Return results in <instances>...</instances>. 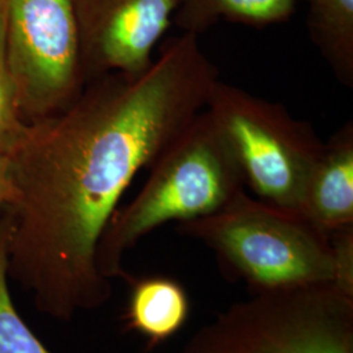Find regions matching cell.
<instances>
[{"instance_id":"8992f818","label":"cell","mask_w":353,"mask_h":353,"mask_svg":"<svg viewBox=\"0 0 353 353\" xmlns=\"http://www.w3.org/2000/svg\"><path fill=\"white\" fill-rule=\"evenodd\" d=\"M7 59L26 123L59 113L85 79L71 0H3Z\"/></svg>"},{"instance_id":"5bb4252c","label":"cell","mask_w":353,"mask_h":353,"mask_svg":"<svg viewBox=\"0 0 353 353\" xmlns=\"http://www.w3.org/2000/svg\"><path fill=\"white\" fill-rule=\"evenodd\" d=\"M330 239L335 256V285L353 294V227L344 228Z\"/></svg>"},{"instance_id":"9a60e30c","label":"cell","mask_w":353,"mask_h":353,"mask_svg":"<svg viewBox=\"0 0 353 353\" xmlns=\"http://www.w3.org/2000/svg\"><path fill=\"white\" fill-rule=\"evenodd\" d=\"M11 173H10V156H0V219L4 207L11 198Z\"/></svg>"},{"instance_id":"277c9868","label":"cell","mask_w":353,"mask_h":353,"mask_svg":"<svg viewBox=\"0 0 353 353\" xmlns=\"http://www.w3.org/2000/svg\"><path fill=\"white\" fill-rule=\"evenodd\" d=\"M179 353H353V294L332 283L256 290Z\"/></svg>"},{"instance_id":"4fadbf2b","label":"cell","mask_w":353,"mask_h":353,"mask_svg":"<svg viewBox=\"0 0 353 353\" xmlns=\"http://www.w3.org/2000/svg\"><path fill=\"white\" fill-rule=\"evenodd\" d=\"M17 90L7 59L6 8L0 0V156H10L26 134Z\"/></svg>"},{"instance_id":"7c38bea8","label":"cell","mask_w":353,"mask_h":353,"mask_svg":"<svg viewBox=\"0 0 353 353\" xmlns=\"http://www.w3.org/2000/svg\"><path fill=\"white\" fill-rule=\"evenodd\" d=\"M8 278L6 240L0 225V353H51L16 310Z\"/></svg>"},{"instance_id":"9c48e42d","label":"cell","mask_w":353,"mask_h":353,"mask_svg":"<svg viewBox=\"0 0 353 353\" xmlns=\"http://www.w3.org/2000/svg\"><path fill=\"white\" fill-rule=\"evenodd\" d=\"M123 314L126 331L147 341L148 350L173 338L185 326L190 301L185 288L172 278L150 276L134 280Z\"/></svg>"},{"instance_id":"30bf717a","label":"cell","mask_w":353,"mask_h":353,"mask_svg":"<svg viewBox=\"0 0 353 353\" xmlns=\"http://www.w3.org/2000/svg\"><path fill=\"white\" fill-rule=\"evenodd\" d=\"M296 0H176L173 24L199 37L219 21L265 28L288 21Z\"/></svg>"},{"instance_id":"7a4b0ae2","label":"cell","mask_w":353,"mask_h":353,"mask_svg":"<svg viewBox=\"0 0 353 353\" xmlns=\"http://www.w3.org/2000/svg\"><path fill=\"white\" fill-rule=\"evenodd\" d=\"M240 170L208 114H198L150 166L139 194L114 212L96 252L108 280H135L123 256L144 236L169 221L214 214L243 190Z\"/></svg>"},{"instance_id":"8fae6325","label":"cell","mask_w":353,"mask_h":353,"mask_svg":"<svg viewBox=\"0 0 353 353\" xmlns=\"http://www.w3.org/2000/svg\"><path fill=\"white\" fill-rule=\"evenodd\" d=\"M307 32L338 81L353 88V0H305Z\"/></svg>"},{"instance_id":"6da1fadb","label":"cell","mask_w":353,"mask_h":353,"mask_svg":"<svg viewBox=\"0 0 353 353\" xmlns=\"http://www.w3.org/2000/svg\"><path fill=\"white\" fill-rule=\"evenodd\" d=\"M217 80L198 36L182 33L145 72L94 79L62 112L28 123L10 154L0 225L8 276L41 314L70 322L110 301L112 280L96 265L102 234L135 176L204 110Z\"/></svg>"},{"instance_id":"ba28073f","label":"cell","mask_w":353,"mask_h":353,"mask_svg":"<svg viewBox=\"0 0 353 353\" xmlns=\"http://www.w3.org/2000/svg\"><path fill=\"white\" fill-rule=\"evenodd\" d=\"M300 214L328 237L353 227V122L323 143L307 178Z\"/></svg>"},{"instance_id":"3957f363","label":"cell","mask_w":353,"mask_h":353,"mask_svg":"<svg viewBox=\"0 0 353 353\" xmlns=\"http://www.w3.org/2000/svg\"><path fill=\"white\" fill-rule=\"evenodd\" d=\"M176 230L214 250L221 267L254 292L335 284L331 239L303 214L243 190L214 214L178 223Z\"/></svg>"},{"instance_id":"5b68a950","label":"cell","mask_w":353,"mask_h":353,"mask_svg":"<svg viewBox=\"0 0 353 353\" xmlns=\"http://www.w3.org/2000/svg\"><path fill=\"white\" fill-rule=\"evenodd\" d=\"M256 199L300 214L323 143L307 122L220 79L204 108Z\"/></svg>"},{"instance_id":"52a82bcc","label":"cell","mask_w":353,"mask_h":353,"mask_svg":"<svg viewBox=\"0 0 353 353\" xmlns=\"http://www.w3.org/2000/svg\"><path fill=\"white\" fill-rule=\"evenodd\" d=\"M85 84L110 74L139 75L173 24L176 0H71Z\"/></svg>"}]
</instances>
